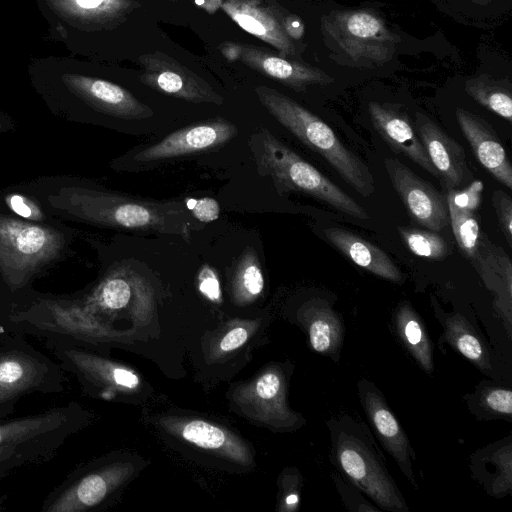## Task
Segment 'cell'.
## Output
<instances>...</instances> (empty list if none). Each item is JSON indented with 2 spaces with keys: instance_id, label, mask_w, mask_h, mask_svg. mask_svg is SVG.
Instances as JSON below:
<instances>
[{
  "instance_id": "1",
  "label": "cell",
  "mask_w": 512,
  "mask_h": 512,
  "mask_svg": "<svg viewBox=\"0 0 512 512\" xmlns=\"http://www.w3.org/2000/svg\"><path fill=\"white\" fill-rule=\"evenodd\" d=\"M54 205L79 219L106 227L174 234L186 240L191 236L190 215L179 202L69 187L60 190Z\"/></svg>"
},
{
  "instance_id": "2",
  "label": "cell",
  "mask_w": 512,
  "mask_h": 512,
  "mask_svg": "<svg viewBox=\"0 0 512 512\" xmlns=\"http://www.w3.org/2000/svg\"><path fill=\"white\" fill-rule=\"evenodd\" d=\"M330 461L338 474L368 496L381 511L409 512L402 492L368 425L342 414L327 422Z\"/></svg>"
},
{
  "instance_id": "3",
  "label": "cell",
  "mask_w": 512,
  "mask_h": 512,
  "mask_svg": "<svg viewBox=\"0 0 512 512\" xmlns=\"http://www.w3.org/2000/svg\"><path fill=\"white\" fill-rule=\"evenodd\" d=\"M257 171L272 180L279 194L301 192L351 217L368 220L366 210L339 186L276 138L265 128L248 140Z\"/></svg>"
},
{
  "instance_id": "4",
  "label": "cell",
  "mask_w": 512,
  "mask_h": 512,
  "mask_svg": "<svg viewBox=\"0 0 512 512\" xmlns=\"http://www.w3.org/2000/svg\"><path fill=\"white\" fill-rule=\"evenodd\" d=\"M255 93L281 125L322 156L355 191L363 197L374 193L370 169L339 140L328 124L275 89L261 85L255 88Z\"/></svg>"
},
{
  "instance_id": "5",
  "label": "cell",
  "mask_w": 512,
  "mask_h": 512,
  "mask_svg": "<svg viewBox=\"0 0 512 512\" xmlns=\"http://www.w3.org/2000/svg\"><path fill=\"white\" fill-rule=\"evenodd\" d=\"M25 336L8 332L0 341V421L10 418L22 397L61 394L67 387V373L59 363Z\"/></svg>"
},
{
  "instance_id": "6",
  "label": "cell",
  "mask_w": 512,
  "mask_h": 512,
  "mask_svg": "<svg viewBox=\"0 0 512 512\" xmlns=\"http://www.w3.org/2000/svg\"><path fill=\"white\" fill-rule=\"evenodd\" d=\"M321 31L327 46L357 68L386 64L399 42L385 20L368 9L333 10L322 17Z\"/></svg>"
},
{
  "instance_id": "7",
  "label": "cell",
  "mask_w": 512,
  "mask_h": 512,
  "mask_svg": "<svg viewBox=\"0 0 512 512\" xmlns=\"http://www.w3.org/2000/svg\"><path fill=\"white\" fill-rule=\"evenodd\" d=\"M62 246L63 236L51 227L0 215V272L12 291L25 287Z\"/></svg>"
},
{
  "instance_id": "8",
  "label": "cell",
  "mask_w": 512,
  "mask_h": 512,
  "mask_svg": "<svg viewBox=\"0 0 512 512\" xmlns=\"http://www.w3.org/2000/svg\"><path fill=\"white\" fill-rule=\"evenodd\" d=\"M131 468L121 462H92L66 475L44 498L41 512H86L102 506L125 482Z\"/></svg>"
},
{
  "instance_id": "9",
  "label": "cell",
  "mask_w": 512,
  "mask_h": 512,
  "mask_svg": "<svg viewBox=\"0 0 512 512\" xmlns=\"http://www.w3.org/2000/svg\"><path fill=\"white\" fill-rule=\"evenodd\" d=\"M357 388L360 403L377 439L410 484L418 490L419 484L413 469L415 452L386 398L381 390L367 379H360Z\"/></svg>"
},
{
  "instance_id": "10",
  "label": "cell",
  "mask_w": 512,
  "mask_h": 512,
  "mask_svg": "<svg viewBox=\"0 0 512 512\" xmlns=\"http://www.w3.org/2000/svg\"><path fill=\"white\" fill-rule=\"evenodd\" d=\"M384 166L409 215L431 231L445 228L449 221L446 197L399 160L386 158Z\"/></svg>"
},
{
  "instance_id": "11",
  "label": "cell",
  "mask_w": 512,
  "mask_h": 512,
  "mask_svg": "<svg viewBox=\"0 0 512 512\" xmlns=\"http://www.w3.org/2000/svg\"><path fill=\"white\" fill-rule=\"evenodd\" d=\"M144 67L140 81L162 93L193 103L220 105L223 97L204 79L159 51L139 57Z\"/></svg>"
},
{
  "instance_id": "12",
  "label": "cell",
  "mask_w": 512,
  "mask_h": 512,
  "mask_svg": "<svg viewBox=\"0 0 512 512\" xmlns=\"http://www.w3.org/2000/svg\"><path fill=\"white\" fill-rule=\"evenodd\" d=\"M237 127L222 118L189 125L135 154L134 160L150 163L216 148L230 141Z\"/></svg>"
},
{
  "instance_id": "13",
  "label": "cell",
  "mask_w": 512,
  "mask_h": 512,
  "mask_svg": "<svg viewBox=\"0 0 512 512\" xmlns=\"http://www.w3.org/2000/svg\"><path fill=\"white\" fill-rule=\"evenodd\" d=\"M62 81L77 97L106 114L124 119H142L153 115L149 106L112 82L74 73L62 75Z\"/></svg>"
},
{
  "instance_id": "14",
  "label": "cell",
  "mask_w": 512,
  "mask_h": 512,
  "mask_svg": "<svg viewBox=\"0 0 512 512\" xmlns=\"http://www.w3.org/2000/svg\"><path fill=\"white\" fill-rule=\"evenodd\" d=\"M368 111L373 127L396 152L402 153L435 178L441 180L409 117L397 106L370 102Z\"/></svg>"
},
{
  "instance_id": "15",
  "label": "cell",
  "mask_w": 512,
  "mask_h": 512,
  "mask_svg": "<svg viewBox=\"0 0 512 512\" xmlns=\"http://www.w3.org/2000/svg\"><path fill=\"white\" fill-rule=\"evenodd\" d=\"M415 116L416 133L441 180L449 190L458 188L471 176L464 149L426 115Z\"/></svg>"
},
{
  "instance_id": "16",
  "label": "cell",
  "mask_w": 512,
  "mask_h": 512,
  "mask_svg": "<svg viewBox=\"0 0 512 512\" xmlns=\"http://www.w3.org/2000/svg\"><path fill=\"white\" fill-rule=\"evenodd\" d=\"M458 125L479 163L500 183L512 189V166L491 125L477 114L458 108Z\"/></svg>"
},
{
  "instance_id": "17",
  "label": "cell",
  "mask_w": 512,
  "mask_h": 512,
  "mask_svg": "<svg viewBox=\"0 0 512 512\" xmlns=\"http://www.w3.org/2000/svg\"><path fill=\"white\" fill-rule=\"evenodd\" d=\"M221 7L243 30L270 44L283 56L292 57L296 54L283 22L260 0H223Z\"/></svg>"
},
{
  "instance_id": "18",
  "label": "cell",
  "mask_w": 512,
  "mask_h": 512,
  "mask_svg": "<svg viewBox=\"0 0 512 512\" xmlns=\"http://www.w3.org/2000/svg\"><path fill=\"white\" fill-rule=\"evenodd\" d=\"M238 46V59L243 63L296 91H305L310 85L334 82L331 76L319 68L276 56L255 46Z\"/></svg>"
},
{
  "instance_id": "19",
  "label": "cell",
  "mask_w": 512,
  "mask_h": 512,
  "mask_svg": "<svg viewBox=\"0 0 512 512\" xmlns=\"http://www.w3.org/2000/svg\"><path fill=\"white\" fill-rule=\"evenodd\" d=\"M486 287L495 295V307L510 324L512 305V262L506 252L481 234L471 260Z\"/></svg>"
},
{
  "instance_id": "20",
  "label": "cell",
  "mask_w": 512,
  "mask_h": 512,
  "mask_svg": "<svg viewBox=\"0 0 512 512\" xmlns=\"http://www.w3.org/2000/svg\"><path fill=\"white\" fill-rule=\"evenodd\" d=\"M311 348L338 362L343 346L345 326L341 316L327 299L313 298L301 309Z\"/></svg>"
},
{
  "instance_id": "21",
  "label": "cell",
  "mask_w": 512,
  "mask_h": 512,
  "mask_svg": "<svg viewBox=\"0 0 512 512\" xmlns=\"http://www.w3.org/2000/svg\"><path fill=\"white\" fill-rule=\"evenodd\" d=\"M325 238L343 255L370 273L395 283H402L405 275L380 248L359 235L339 227L324 229Z\"/></svg>"
},
{
  "instance_id": "22",
  "label": "cell",
  "mask_w": 512,
  "mask_h": 512,
  "mask_svg": "<svg viewBox=\"0 0 512 512\" xmlns=\"http://www.w3.org/2000/svg\"><path fill=\"white\" fill-rule=\"evenodd\" d=\"M470 468L473 478L486 492L496 498L512 490L511 437L489 444L471 455Z\"/></svg>"
},
{
  "instance_id": "23",
  "label": "cell",
  "mask_w": 512,
  "mask_h": 512,
  "mask_svg": "<svg viewBox=\"0 0 512 512\" xmlns=\"http://www.w3.org/2000/svg\"><path fill=\"white\" fill-rule=\"evenodd\" d=\"M435 315L443 327L440 342L446 341L483 373L492 371V359L488 346L472 324L461 313H444L435 308Z\"/></svg>"
},
{
  "instance_id": "24",
  "label": "cell",
  "mask_w": 512,
  "mask_h": 512,
  "mask_svg": "<svg viewBox=\"0 0 512 512\" xmlns=\"http://www.w3.org/2000/svg\"><path fill=\"white\" fill-rule=\"evenodd\" d=\"M174 430L187 442L219 453L232 461L246 464L251 454L246 444L231 432L203 420H188L175 424Z\"/></svg>"
},
{
  "instance_id": "25",
  "label": "cell",
  "mask_w": 512,
  "mask_h": 512,
  "mask_svg": "<svg viewBox=\"0 0 512 512\" xmlns=\"http://www.w3.org/2000/svg\"><path fill=\"white\" fill-rule=\"evenodd\" d=\"M60 18L81 27L111 24L124 16L131 0H46Z\"/></svg>"
},
{
  "instance_id": "26",
  "label": "cell",
  "mask_w": 512,
  "mask_h": 512,
  "mask_svg": "<svg viewBox=\"0 0 512 512\" xmlns=\"http://www.w3.org/2000/svg\"><path fill=\"white\" fill-rule=\"evenodd\" d=\"M393 323L402 345L421 369L431 375L434 370L433 343L423 320L409 302L399 303L393 315Z\"/></svg>"
},
{
  "instance_id": "27",
  "label": "cell",
  "mask_w": 512,
  "mask_h": 512,
  "mask_svg": "<svg viewBox=\"0 0 512 512\" xmlns=\"http://www.w3.org/2000/svg\"><path fill=\"white\" fill-rule=\"evenodd\" d=\"M130 276L126 269L108 274L89 294L78 298L85 308L99 317L125 308L132 295Z\"/></svg>"
},
{
  "instance_id": "28",
  "label": "cell",
  "mask_w": 512,
  "mask_h": 512,
  "mask_svg": "<svg viewBox=\"0 0 512 512\" xmlns=\"http://www.w3.org/2000/svg\"><path fill=\"white\" fill-rule=\"evenodd\" d=\"M464 89L480 105L512 122V91L508 81L480 75L468 79Z\"/></svg>"
},
{
  "instance_id": "29",
  "label": "cell",
  "mask_w": 512,
  "mask_h": 512,
  "mask_svg": "<svg viewBox=\"0 0 512 512\" xmlns=\"http://www.w3.org/2000/svg\"><path fill=\"white\" fill-rule=\"evenodd\" d=\"M471 412L481 419L512 418V391L493 383H481L473 394L466 396Z\"/></svg>"
},
{
  "instance_id": "30",
  "label": "cell",
  "mask_w": 512,
  "mask_h": 512,
  "mask_svg": "<svg viewBox=\"0 0 512 512\" xmlns=\"http://www.w3.org/2000/svg\"><path fill=\"white\" fill-rule=\"evenodd\" d=\"M264 288V278L255 250L247 247L238 258L232 279V290L237 302L256 299Z\"/></svg>"
},
{
  "instance_id": "31",
  "label": "cell",
  "mask_w": 512,
  "mask_h": 512,
  "mask_svg": "<svg viewBox=\"0 0 512 512\" xmlns=\"http://www.w3.org/2000/svg\"><path fill=\"white\" fill-rule=\"evenodd\" d=\"M397 230L408 249L417 256L439 261L450 254L447 242L433 231L403 226Z\"/></svg>"
},
{
  "instance_id": "32",
  "label": "cell",
  "mask_w": 512,
  "mask_h": 512,
  "mask_svg": "<svg viewBox=\"0 0 512 512\" xmlns=\"http://www.w3.org/2000/svg\"><path fill=\"white\" fill-rule=\"evenodd\" d=\"M447 208L456 242L462 253L472 260L477 252L481 235L475 212H465L452 206Z\"/></svg>"
},
{
  "instance_id": "33",
  "label": "cell",
  "mask_w": 512,
  "mask_h": 512,
  "mask_svg": "<svg viewBox=\"0 0 512 512\" xmlns=\"http://www.w3.org/2000/svg\"><path fill=\"white\" fill-rule=\"evenodd\" d=\"M56 455L44 451L0 449V480L17 470L44 464Z\"/></svg>"
},
{
  "instance_id": "34",
  "label": "cell",
  "mask_w": 512,
  "mask_h": 512,
  "mask_svg": "<svg viewBox=\"0 0 512 512\" xmlns=\"http://www.w3.org/2000/svg\"><path fill=\"white\" fill-rule=\"evenodd\" d=\"M331 477L341 497L343 505L347 510L352 512L381 511L377 506L370 504L358 488L349 483L338 473L333 474Z\"/></svg>"
},
{
  "instance_id": "35",
  "label": "cell",
  "mask_w": 512,
  "mask_h": 512,
  "mask_svg": "<svg viewBox=\"0 0 512 512\" xmlns=\"http://www.w3.org/2000/svg\"><path fill=\"white\" fill-rule=\"evenodd\" d=\"M483 183L480 180L473 181L463 190L450 189L446 196L447 206L465 212H475L482 200Z\"/></svg>"
},
{
  "instance_id": "36",
  "label": "cell",
  "mask_w": 512,
  "mask_h": 512,
  "mask_svg": "<svg viewBox=\"0 0 512 512\" xmlns=\"http://www.w3.org/2000/svg\"><path fill=\"white\" fill-rule=\"evenodd\" d=\"M492 205L495 209L501 231L512 246V199L506 192L496 190L492 193Z\"/></svg>"
},
{
  "instance_id": "37",
  "label": "cell",
  "mask_w": 512,
  "mask_h": 512,
  "mask_svg": "<svg viewBox=\"0 0 512 512\" xmlns=\"http://www.w3.org/2000/svg\"><path fill=\"white\" fill-rule=\"evenodd\" d=\"M199 291L211 301H219L221 289L218 276L209 265H203L198 273Z\"/></svg>"
},
{
  "instance_id": "38",
  "label": "cell",
  "mask_w": 512,
  "mask_h": 512,
  "mask_svg": "<svg viewBox=\"0 0 512 512\" xmlns=\"http://www.w3.org/2000/svg\"><path fill=\"white\" fill-rule=\"evenodd\" d=\"M7 205L19 216L38 221L42 219L40 208L30 199L19 194H11L6 197Z\"/></svg>"
},
{
  "instance_id": "39",
  "label": "cell",
  "mask_w": 512,
  "mask_h": 512,
  "mask_svg": "<svg viewBox=\"0 0 512 512\" xmlns=\"http://www.w3.org/2000/svg\"><path fill=\"white\" fill-rule=\"evenodd\" d=\"M193 202L195 204L192 207V213L197 220L211 222L218 218L220 208L214 199L204 197Z\"/></svg>"
},
{
  "instance_id": "40",
  "label": "cell",
  "mask_w": 512,
  "mask_h": 512,
  "mask_svg": "<svg viewBox=\"0 0 512 512\" xmlns=\"http://www.w3.org/2000/svg\"><path fill=\"white\" fill-rule=\"evenodd\" d=\"M248 338V331L243 327H236L230 330L220 342L222 352L233 351L242 346Z\"/></svg>"
},
{
  "instance_id": "41",
  "label": "cell",
  "mask_w": 512,
  "mask_h": 512,
  "mask_svg": "<svg viewBox=\"0 0 512 512\" xmlns=\"http://www.w3.org/2000/svg\"><path fill=\"white\" fill-rule=\"evenodd\" d=\"M287 35L292 39H299L304 33V26L295 16H288L283 21Z\"/></svg>"
},
{
  "instance_id": "42",
  "label": "cell",
  "mask_w": 512,
  "mask_h": 512,
  "mask_svg": "<svg viewBox=\"0 0 512 512\" xmlns=\"http://www.w3.org/2000/svg\"><path fill=\"white\" fill-rule=\"evenodd\" d=\"M8 333L7 330H5L4 328H2L0 326V341L4 338V336Z\"/></svg>"
},
{
  "instance_id": "43",
  "label": "cell",
  "mask_w": 512,
  "mask_h": 512,
  "mask_svg": "<svg viewBox=\"0 0 512 512\" xmlns=\"http://www.w3.org/2000/svg\"><path fill=\"white\" fill-rule=\"evenodd\" d=\"M473 1H475L477 3L485 4V3H488V2H490L492 0H473Z\"/></svg>"
},
{
  "instance_id": "44",
  "label": "cell",
  "mask_w": 512,
  "mask_h": 512,
  "mask_svg": "<svg viewBox=\"0 0 512 512\" xmlns=\"http://www.w3.org/2000/svg\"><path fill=\"white\" fill-rule=\"evenodd\" d=\"M0 128H1V124H0Z\"/></svg>"
}]
</instances>
